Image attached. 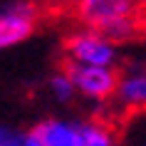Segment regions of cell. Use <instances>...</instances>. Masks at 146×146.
Instances as JSON below:
<instances>
[{
  "mask_svg": "<svg viewBox=\"0 0 146 146\" xmlns=\"http://www.w3.org/2000/svg\"><path fill=\"white\" fill-rule=\"evenodd\" d=\"M69 13L79 25L104 32L116 45L139 37L146 20L141 0H74Z\"/></svg>",
  "mask_w": 146,
  "mask_h": 146,
  "instance_id": "1",
  "label": "cell"
},
{
  "mask_svg": "<svg viewBox=\"0 0 146 146\" xmlns=\"http://www.w3.org/2000/svg\"><path fill=\"white\" fill-rule=\"evenodd\" d=\"M32 129L45 146H116V124L107 116H47Z\"/></svg>",
  "mask_w": 146,
  "mask_h": 146,
  "instance_id": "2",
  "label": "cell"
},
{
  "mask_svg": "<svg viewBox=\"0 0 146 146\" xmlns=\"http://www.w3.org/2000/svg\"><path fill=\"white\" fill-rule=\"evenodd\" d=\"M64 57L79 64H102V67H119V45L109 40L104 32L79 25L64 40Z\"/></svg>",
  "mask_w": 146,
  "mask_h": 146,
  "instance_id": "3",
  "label": "cell"
},
{
  "mask_svg": "<svg viewBox=\"0 0 146 146\" xmlns=\"http://www.w3.org/2000/svg\"><path fill=\"white\" fill-rule=\"evenodd\" d=\"M62 67L67 69V74L74 82L77 97L94 104H107L114 97L116 89V67H102V64H79V62L64 60Z\"/></svg>",
  "mask_w": 146,
  "mask_h": 146,
  "instance_id": "4",
  "label": "cell"
},
{
  "mask_svg": "<svg viewBox=\"0 0 146 146\" xmlns=\"http://www.w3.org/2000/svg\"><path fill=\"white\" fill-rule=\"evenodd\" d=\"M40 23V10L32 0H13L0 8V50L15 47L30 37Z\"/></svg>",
  "mask_w": 146,
  "mask_h": 146,
  "instance_id": "5",
  "label": "cell"
},
{
  "mask_svg": "<svg viewBox=\"0 0 146 146\" xmlns=\"http://www.w3.org/2000/svg\"><path fill=\"white\" fill-rule=\"evenodd\" d=\"M119 111H136L146 107V60L124 62L116 77V89L111 97Z\"/></svg>",
  "mask_w": 146,
  "mask_h": 146,
  "instance_id": "6",
  "label": "cell"
},
{
  "mask_svg": "<svg viewBox=\"0 0 146 146\" xmlns=\"http://www.w3.org/2000/svg\"><path fill=\"white\" fill-rule=\"evenodd\" d=\"M116 146H146V107L121 114L116 121Z\"/></svg>",
  "mask_w": 146,
  "mask_h": 146,
  "instance_id": "7",
  "label": "cell"
},
{
  "mask_svg": "<svg viewBox=\"0 0 146 146\" xmlns=\"http://www.w3.org/2000/svg\"><path fill=\"white\" fill-rule=\"evenodd\" d=\"M47 89H50V94H52V99L60 102V104H69V102L77 99L74 82H72V77L67 74V69H64V67L54 69L52 74H50V79H47Z\"/></svg>",
  "mask_w": 146,
  "mask_h": 146,
  "instance_id": "8",
  "label": "cell"
},
{
  "mask_svg": "<svg viewBox=\"0 0 146 146\" xmlns=\"http://www.w3.org/2000/svg\"><path fill=\"white\" fill-rule=\"evenodd\" d=\"M0 146H45L35 129H20L0 124Z\"/></svg>",
  "mask_w": 146,
  "mask_h": 146,
  "instance_id": "9",
  "label": "cell"
},
{
  "mask_svg": "<svg viewBox=\"0 0 146 146\" xmlns=\"http://www.w3.org/2000/svg\"><path fill=\"white\" fill-rule=\"evenodd\" d=\"M60 3H62V5H67V8H69V5H72L74 0H60Z\"/></svg>",
  "mask_w": 146,
  "mask_h": 146,
  "instance_id": "10",
  "label": "cell"
},
{
  "mask_svg": "<svg viewBox=\"0 0 146 146\" xmlns=\"http://www.w3.org/2000/svg\"><path fill=\"white\" fill-rule=\"evenodd\" d=\"M141 3H144V8H146V0H141Z\"/></svg>",
  "mask_w": 146,
  "mask_h": 146,
  "instance_id": "11",
  "label": "cell"
}]
</instances>
